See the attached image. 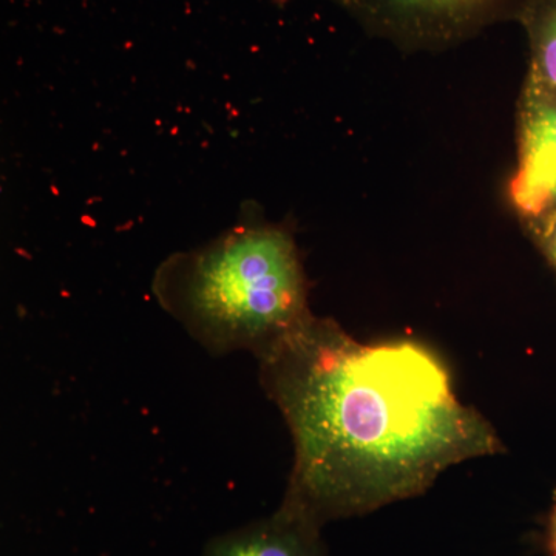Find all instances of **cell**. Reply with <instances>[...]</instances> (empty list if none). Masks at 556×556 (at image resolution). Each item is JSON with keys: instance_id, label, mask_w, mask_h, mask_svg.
<instances>
[{"instance_id": "52a82bcc", "label": "cell", "mask_w": 556, "mask_h": 556, "mask_svg": "<svg viewBox=\"0 0 556 556\" xmlns=\"http://www.w3.org/2000/svg\"><path fill=\"white\" fill-rule=\"evenodd\" d=\"M541 233H543L544 247H546L548 255L554 260L556 265V212L551 217L540 223Z\"/></svg>"}, {"instance_id": "3957f363", "label": "cell", "mask_w": 556, "mask_h": 556, "mask_svg": "<svg viewBox=\"0 0 556 556\" xmlns=\"http://www.w3.org/2000/svg\"><path fill=\"white\" fill-rule=\"evenodd\" d=\"M371 35L404 50H442L495 22L517 20L522 0H332Z\"/></svg>"}, {"instance_id": "6da1fadb", "label": "cell", "mask_w": 556, "mask_h": 556, "mask_svg": "<svg viewBox=\"0 0 556 556\" xmlns=\"http://www.w3.org/2000/svg\"><path fill=\"white\" fill-rule=\"evenodd\" d=\"M258 362L295 444L280 508L318 529L415 492L468 439L447 375L412 343L362 346L309 318Z\"/></svg>"}, {"instance_id": "7a4b0ae2", "label": "cell", "mask_w": 556, "mask_h": 556, "mask_svg": "<svg viewBox=\"0 0 556 556\" xmlns=\"http://www.w3.org/2000/svg\"><path fill=\"white\" fill-rule=\"evenodd\" d=\"M152 289L161 308L212 356L262 357L309 320L294 239L254 204L217 239L164 260Z\"/></svg>"}, {"instance_id": "ba28073f", "label": "cell", "mask_w": 556, "mask_h": 556, "mask_svg": "<svg viewBox=\"0 0 556 556\" xmlns=\"http://www.w3.org/2000/svg\"><path fill=\"white\" fill-rule=\"evenodd\" d=\"M546 548L548 556H556V500L547 522Z\"/></svg>"}, {"instance_id": "8992f818", "label": "cell", "mask_w": 556, "mask_h": 556, "mask_svg": "<svg viewBox=\"0 0 556 556\" xmlns=\"http://www.w3.org/2000/svg\"><path fill=\"white\" fill-rule=\"evenodd\" d=\"M515 21L529 42L527 78L556 89V0H522Z\"/></svg>"}, {"instance_id": "5b68a950", "label": "cell", "mask_w": 556, "mask_h": 556, "mask_svg": "<svg viewBox=\"0 0 556 556\" xmlns=\"http://www.w3.org/2000/svg\"><path fill=\"white\" fill-rule=\"evenodd\" d=\"M318 527L278 510L212 536L201 556H328Z\"/></svg>"}, {"instance_id": "277c9868", "label": "cell", "mask_w": 556, "mask_h": 556, "mask_svg": "<svg viewBox=\"0 0 556 556\" xmlns=\"http://www.w3.org/2000/svg\"><path fill=\"white\" fill-rule=\"evenodd\" d=\"M511 203L529 222L556 212V89L527 78L518 115V166Z\"/></svg>"}]
</instances>
